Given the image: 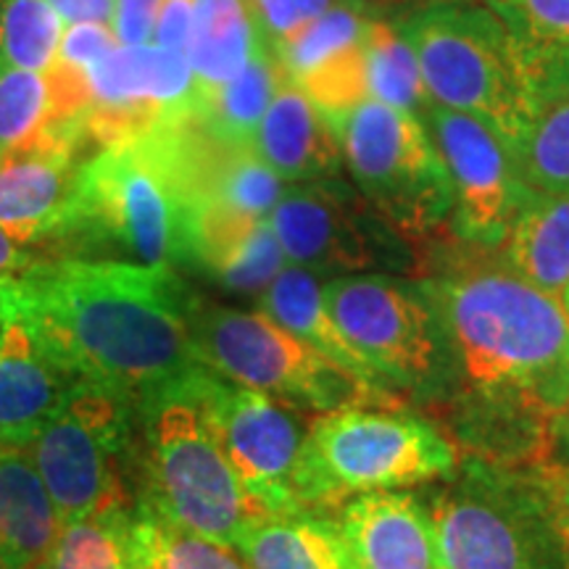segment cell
<instances>
[{
	"mask_svg": "<svg viewBox=\"0 0 569 569\" xmlns=\"http://www.w3.org/2000/svg\"><path fill=\"white\" fill-rule=\"evenodd\" d=\"M11 298L38 343L71 377L146 401L203 365L190 296L172 267L132 261H38L11 280Z\"/></svg>",
	"mask_w": 569,
	"mask_h": 569,
	"instance_id": "obj_1",
	"label": "cell"
},
{
	"mask_svg": "<svg viewBox=\"0 0 569 569\" xmlns=\"http://www.w3.org/2000/svg\"><path fill=\"white\" fill-rule=\"evenodd\" d=\"M425 296L467 390L528 422L569 411V311L511 272L498 248L438 240L422 256Z\"/></svg>",
	"mask_w": 569,
	"mask_h": 569,
	"instance_id": "obj_2",
	"label": "cell"
},
{
	"mask_svg": "<svg viewBox=\"0 0 569 569\" xmlns=\"http://www.w3.org/2000/svg\"><path fill=\"white\" fill-rule=\"evenodd\" d=\"M393 24L417 56L432 103L478 119L515 153L540 103L507 24L475 0H427Z\"/></svg>",
	"mask_w": 569,
	"mask_h": 569,
	"instance_id": "obj_3",
	"label": "cell"
},
{
	"mask_svg": "<svg viewBox=\"0 0 569 569\" xmlns=\"http://www.w3.org/2000/svg\"><path fill=\"white\" fill-rule=\"evenodd\" d=\"M217 375L209 367L184 375L140 401L148 438L146 498L182 528L232 546L256 522L261 509L227 459L209 409V390Z\"/></svg>",
	"mask_w": 569,
	"mask_h": 569,
	"instance_id": "obj_4",
	"label": "cell"
},
{
	"mask_svg": "<svg viewBox=\"0 0 569 569\" xmlns=\"http://www.w3.org/2000/svg\"><path fill=\"white\" fill-rule=\"evenodd\" d=\"M457 446L436 425L398 407H351L311 417L301 498L309 515L340 509L356 496L451 480Z\"/></svg>",
	"mask_w": 569,
	"mask_h": 569,
	"instance_id": "obj_5",
	"label": "cell"
},
{
	"mask_svg": "<svg viewBox=\"0 0 569 569\" xmlns=\"http://www.w3.org/2000/svg\"><path fill=\"white\" fill-rule=\"evenodd\" d=\"M198 361L232 386L259 390L303 415L351 407H398L396 393L369 386L315 351L264 311H240L198 301L193 311Z\"/></svg>",
	"mask_w": 569,
	"mask_h": 569,
	"instance_id": "obj_6",
	"label": "cell"
},
{
	"mask_svg": "<svg viewBox=\"0 0 569 569\" xmlns=\"http://www.w3.org/2000/svg\"><path fill=\"white\" fill-rule=\"evenodd\" d=\"M330 124L356 190L419 256L451 234V177L422 119L369 98Z\"/></svg>",
	"mask_w": 569,
	"mask_h": 569,
	"instance_id": "obj_7",
	"label": "cell"
},
{
	"mask_svg": "<svg viewBox=\"0 0 569 569\" xmlns=\"http://www.w3.org/2000/svg\"><path fill=\"white\" fill-rule=\"evenodd\" d=\"M130 396L77 380L27 448L63 522L138 509Z\"/></svg>",
	"mask_w": 569,
	"mask_h": 569,
	"instance_id": "obj_8",
	"label": "cell"
},
{
	"mask_svg": "<svg viewBox=\"0 0 569 569\" xmlns=\"http://www.w3.org/2000/svg\"><path fill=\"white\" fill-rule=\"evenodd\" d=\"M432 503L438 569H569L536 478L469 465Z\"/></svg>",
	"mask_w": 569,
	"mask_h": 569,
	"instance_id": "obj_9",
	"label": "cell"
},
{
	"mask_svg": "<svg viewBox=\"0 0 569 569\" xmlns=\"http://www.w3.org/2000/svg\"><path fill=\"white\" fill-rule=\"evenodd\" d=\"M117 248L132 264L188 261L184 209L146 140L103 148L84 161L63 240Z\"/></svg>",
	"mask_w": 569,
	"mask_h": 569,
	"instance_id": "obj_10",
	"label": "cell"
},
{
	"mask_svg": "<svg viewBox=\"0 0 569 569\" xmlns=\"http://www.w3.org/2000/svg\"><path fill=\"white\" fill-rule=\"evenodd\" d=\"M269 224L288 264L309 269L311 274H411L422 269L417 248L359 190L338 177L284 190L269 213Z\"/></svg>",
	"mask_w": 569,
	"mask_h": 569,
	"instance_id": "obj_11",
	"label": "cell"
},
{
	"mask_svg": "<svg viewBox=\"0 0 569 569\" xmlns=\"http://www.w3.org/2000/svg\"><path fill=\"white\" fill-rule=\"evenodd\" d=\"M325 303L388 390L427 388L451 365L438 315L419 282L390 274L332 277Z\"/></svg>",
	"mask_w": 569,
	"mask_h": 569,
	"instance_id": "obj_12",
	"label": "cell"
},
{
	"mask_svg": "<svg viewBox=\"0 0 569 569\" xmlns=\"http://www.w3.org/2000/svg\"><path fill=\"white\" fill-rule=\"evenodd\" d=\"M209 409L227 459L261 515H309L301 498V469L311 415L259 390L232 386L219 375L211 382Z\"/></svg>",
	"mask_w": 569,
	"mask_h": 569,
	"instance_id": "obj_13",
	"label": "cell"
},
{
	"mask_svg": "<svg viewBox=\"0 0 569 569\" xmlns=\"http://www.w3.org/2000/svg\"><path fill=\"white\" fill-rule=\"evenodd\" d=\"M422 122L451 177V238L498 248L530 196L515 153L490 127L446 106H427Z\"/></svg>",
	"mask_w": 569,
	"mask_h": 569,
	"instance_id": "obj_14",
	"label": "cell"
},
{
	"mask_svg": "<svg viewBox=\"0 0 569 569\" xmlns=\"http://www.w3.org/2000/svg\"><path fill=\"white\" fill-rule=\"evenodd\" d=\"M92 103L82 124L96 151L127 146L193 113L196 77L188 56L159 46H119L90 67Z\"/></svg>",
	"mask_w": 569,
	"mask_h": 569,
	"instance_id": "obj_15",
	"label": "cell"
},
{
	"mask_svg": "<svg viewBox=\"0 0 569 569\" xmlns=\"http://www.w3.org/2000/svg\"><path fill=\"white\" fill-rule=\"evenodd\" d=\"M82 117L48 122L0 159V227L19 243L63 240L84 161L96 156Z\"/></svg>",
	"mask_w": 569,
	"mask_h": 569,
	"instance_id": "obj_16",
	"label": "cell"
},
{
	"mask_svg": "<svg viewBox=\"0 0 569 569\" xmlns=\"http://www.w3.org/2000/svg\"><path fill=\"white\" fill-rule=\"evenodd\" d=\"M184 248L188 261L240 296L261 298L288 267L269 217H251L222 203L184 211Z\"/></svg>",
	"mask_w": 569,
	"mask_h": 569,
	"instance_id": "obj_17",
	"label": "cell"
},
{
	"mask_svg": "<svg viewBox=\"0 0 569 569\" xmlns=\"http://www.w3.org/2000/svg\"><path fill=\"white\" fill-rule=\"evenodd\" d=\"M336 525L353 569H438L430 509L401 490L356 496Z\"/></svg>",
	"mask_w": 569,
	"mask_h": 569,
	"instance_id": "obj_18",
	"label": "cell"
},
{
	"mask_svg": "<svg viewBox=\"0 0 569 569\" xmlns=\"http://www.w3.org/2000/svg\"><path fill=\"white\" fill-rule=\"evenodd\" d=\"M74 382L19 317L9 280V309L0 322V440L30 443Z\"/></svg>",
	"mask_w": 569,
	"mask_h": 569,
	"instance_id": "obj_19",
	"label": "cell"
},
{
	"mask_svg": "<svg viewBox=\"0 0 569 569\" xmlns=\"http://www.w3.org/2000/svg\"><path fill=\"white\" fill-rule=\"evenodd\" d=\"M253 151L284 182L332 180L346 167L336 127L290 80L261 119Z\"/></svg>",
	"mask_w": 569,
	"mask_h": 569,
	"instance_id": "obj_20",
	"label": "cell"
},
{
	"mask_svg": "<svg viewBox=\"0 0 569 569\" xmlns=\"http://www.w3.org/2000/svg\"><path fill=\"white\" fill-rule=\"evenodd\" d=\"M63 519L30 448L0 440V557L9 569H42Z\"/></svg>",
	"mask_w": 569,
	"mask_h": 569,
	"instance_id": "obj_21",
	"label": "cell"
},
{
	"mask_svg": "<svg viewBox=\"0 0 569 569\" xmlns=\"http://www.w3.org/2000/svg\"><path fill=\"white\" fill-rule=\"evenodd\" d=\"M507 24L540 111L569 98V0H486Z\"/></svg>",
	"mask_w": 569,
	"mask_h": 569,
	"instance_id": "obj_22",
	"label": "cell"
},
{
	"mask_svg": "<svg viewBox=\"0 0 569 569\" xmlns=\"http://www.w3.org/2000/svg\"><path fill=\"white\" fill-rule=\"evenodd\" d=\"M498 256L511 272L543 293L565 296L569 288V196L530 190L498 246Z\"/></svg>",
	"mask_w": 569,
	"mask_h": 569,
	"instance_id": "obj_23",
	"label": "cell"
},
{
	"mask_svg": "<svg viewBox=\"0 0 569 569\" xmlns=\"http://www.w3.org/2000/svg\"><path fill=\"white\" fill-rule=\"evenodd\" d=\"M261 311L282 325L284 330L293 332L303 343H309L315 351L336 361L346 372H351L369 386H382L369 365L361 359V353L348 343V338L340 330L336 317L330 315L325 303V288L309 269L288 264L280 277L261 293Z\"/></svg>",
	"mask_w": 569,
	"mask_h": 569,
	"instance_id": "obj_24",
	"label": "cell"
},
{
	"mask_svg": "<svg viewBox=\"0 0 569 569\" xmlns=\"http://www.w3.org/2000/svg\"><path fill=\"white\" fill-rule=\"evenodd\" d=\"M248 569H353L336 519L325 515L269 517L234 543Z\"/></svg>",
	"mask_w": 569,
	"mask_h": 569,
	"instance_id": "obj_25",
	"label": "cell"
},
{
	"mask_svg": "<svg viewBox=\"0 0 569 569\" xmlns=\"http://www.w3.org/2000/svg\"><path fill=\"white\" fill-rule=\"evenodd\" d=\"M264 42L248 0H196L188 61L196 92H213L232 82Z\"/></svg>",
	"mask_w": 569,
	"mask_h": 569,
	"instance_id": "obj_26",
	"label": "cell"
},
{
	"mask_svg": "<svg viewBox=\"0 0 569 569\" xmlns=\"http://www.w3.org/2000/svg\"><path fill=\"white\" fill-rule=\"evenodd\" d=\"M284 80L288 77L277 53L264 40L232 82L213 92H196L193 119L213 138L234 146H253L256 130Z\"/></svg>",
	"mask_w": 569,
	"mask_h": 569,
	"instance_id": "obj_27",
	"label": "cell"
},
{
	"mask_svg": "<svg viewBox=\"0 0 569 569\" xmlns=\"http://www.w3.org/2000/svg\"><path fill=\"white\" fill-rule=\"evenodd\" d=\"M42 569H146L134 511L63 522Z\"/></svg>",
	"mask_w": 569,
	"mask_h": 569,
	"instance_id": "obj_28",
	"label": "cell"
},
{
	"mask_svg": "<svg viewBox=\"0 0 569 569\" xmlns=\"http://www.w3.org/2000/svg\"><path fill=\"white\" fill-rule=\"evenodd\" d=\"M134 528L146 569H248L232 546L182 528L146 498L134 509Z\"/></svg>",
	"mask_w": 569,
	"mask_h": 569,
	"instance_id": "obj_29",
	"label": "cell"
},
{
	"mask_svg": "<svg viewBox=\"0 0 569 569\" xmlns=\"http://www.w3.org/2000/svg\"><path fill=\"white\" fill-rule=\"evenodd\" d=\"M365 46L369 96H372V101L403 109L422 119L432 98L425 88L419 61L407 38L396 30L393 21L372 17L367 27Z\"/></svg>",
	"mask_w": 569,
	"mask_h": 569,
	"instance_id": "obj_30",
	"label": "cell"
},
{
	"mask_svg": "<svg viewBox=\"0 0 569 569\" xmlns=\"http://www.w3.org/2000/svg\"><path fill=\"white\" fill-rule=\"evenodd\" d=\"M369 19H372V13H369L367 3H343L303 24L290 38L277 42L272 51L277 53L284 77L296 82L298 77L309 74L311 69L322 67L338 53L365 40Z\"/></svg>",
	"mask_w": 569,
	"mask_h": 569,
	"instance_id": "obj_31",
	"label": "cell"
},
{
	"mask_svg": "<svg viewBox=\"0 0 569 569\" xmlns=\"http://www.w3.org/2000/svg\"><path fill=\"white\" fill-rule=\"evenodd\" d=\"M515 159L530 190L569 196V98L538 113Z\"/></svg>",
	"mask_w": 569,
	"mask_h": 569,
	"instance_id": "obj_32",
	"label": "cell"
},
{
	"mask_svg": "<svg viewBox=\"0 0 569 569\" xmlns=\"http://www.w3.org/2000/svg\"><path fill=\"white\" fill-rule=\"evenodd\" d=\"M51 119V92L42 71L0 69V159Z\"/></svg>",
	"mask_w": 569,
	"mask_h": 569,
	"instance_id": "obj_33",
	"label": "cell"
},
{
	"mask_svg": "<svg viewBox=\"0 0 569 569\" xmlns=\"http://www.w3.org/2000/svg\"><path fill=\"white\" fill-rule=\"evenodd\" d=\"M248 3L253 9L261 38L274 48L303 24L322 17L325 11L343 3H367V0H248Z\"/></svg>",
	"mask_w": 569,
	"mask_h": 569,
	"instance_id": "obj_34",
	"label": "cell"
},
{
	"mask_svg": "<svg viewBox=\"0 0 569 569\" xmlns=\"http://www.w3.org/2000/svg\"><path fill=\"white\" fill-rule=\"evenodd\" d=\"M119 48L117 34L103 21H77L61 34L56 61L69 63V67L90 69L92 63L103 61L106 56Z\"/></svg>",
	"mask_w": 569,
	"mask_h": 569,
	"instance_id": "obj_35",
	"label": "cell"
},
{
	"mask_svg": "<svg viewBox=\"0 0 569 569\" xmlns=\"http://www.w3.org/2000/svg\"><path fill=\"white\" fill-rule=\"evenodd\" d=\"M161 0H117L113 3V34L119 46L134 48L153 40Z\"/></svg>",
	"mask_w": 569,
	"mask_h": 569,
	"instance_id": "obj_36",
	"label": "cell"
},
{
	"mask_svg": "<svg viewBox=\"0 0 569 569\" xmlns=\"http://www.w3.org/2000/svg\"><path fill=\"white\" fill-rule=\"evenodd\" d=\"M196 0H161L159 19H156L153 46L163 51L188 56L190 38H193Z\"/></svg>",
	"mask_w": 569,
	"mask_h": 569,
	"instance_id": "obj_37",
	"label": "cell"
},
{
	"mask_svg": "<svg viewBox=\"0 0 569 569\" xmlns=\"http://www.w3.org/2000/svg\"><path fill=\"white\" fill-rule=\"evenodd\" d=\"M536 482L569 557V467H543L536 475Z\"/></svg>",
	"mask_w": 569,
	"mask_h": 569,
	"instance_id": "obj_38",
	"label": "cell"
},
{
	"mask_svg": "<svg viewBox=\"0 0 569 569\" xmlns=\"http://www.w3.org/2000/svg\"><path fill=\"white\" fill-rule=\"evenodd\" d=\"M63 21H111L117 0H46Z\"/></svg>",
	"mask_w": 569,
	"mask_h": 569,
	"instance_id": "obj_39",
	"label": "cell"
},
{
	"mask_svg": "<svg viewBox=\"0 0 569 569\" xmlns=\"http://www.w3.org/2000/svg\"><path fill=\"white\" fill-rule=\"evenodd\" d=\"M32 264H38V259L32 256L30 246L19 243L13 234L0 227V282L24 274Z\"/></svg>",
	"mask_w": 569,
	"mask_h": 569,
	"instance_id": "obj_40",
	"label": "cell"
},
{
	"mask_svg": "<svg viewBox=\"0 0 569 569\" xmlns=\"http://www.w3.org/2000/svg\"><path fill=\"white\" fill-rule=\"evenodd\" d=\"M6 309H9V280L0 282V322H3Z\"/></svg>",
	"mask_w": 569,
	"mask_h": 569,
	"instance_id": "obj_41",
	"label": "cell"
},
{
	"mask_svg": "<svg viewBox=\"0 0 569 569\" xmlns=\"http://www.w3.org/2000/svg\"><path fill=\"white\" fill-rule=\"evenodd\" d=\"M561 432H565V440H567V446H569V411H567V417L561 419Z\"/></svg>",
	"mask_w": 569,
	"mask_h": 569,
	"instance_id": "obj_42",
	"label": "cell"
},
{
	"mask_svg": "<svg viewBox=\"0 0 569 569\" xmlns=\"http://www.w3.org/2000/svg\"><path fill=\"white\" fill-rule=\"evenodd\" d=\"M561 303H565V309L569 311V288L565 290V296H561Z\"/></svg>",
	"mask_w": 569,
	"mask_h": 569,
	"instance_id": "obj_43",
	"label": "cell"
},
{
	"mask_svg": "<svg viewBox=\"0 0 569 569\" xmlns=\"http://www.w3.org/2000/svg\"><path fill=\"white\" fill-rule=\"evenodd\" d=\"M0 569H9V567H6V561H3V557H0Z\"/></svg>",
	"mask_w": 569,
	"mask_h": 569,
	"instance_id": "obj_44",
	"label": "cell"
}]
</instances>
